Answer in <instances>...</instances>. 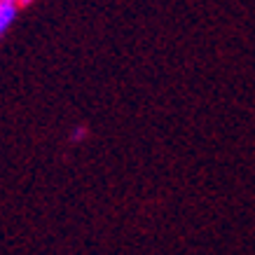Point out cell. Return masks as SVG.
<instances>
[{
    "label": "cell",
    "instance_id": "3957f363",
    "mask_svg": "<svg viewBox=\"0 0 255 255\" xmlns=\"http://www.w3.org/2000/svg\"><path fill=\"white\" fill-rule=\"evenodd\" d=\"M14 2H16V5H19V7H23V5H31L33 0H14Z\"/></svg>",
    "mask_w": 255,
    "mask_h": 255
},
{
    "label": "cell",
    "instance_id": "6da1fadb",
    "mask_svg": "<svg viewBox=\"0 0 255 255\" xmlns=\"http://www.w3.org/2000/svg\"><path fill=\"white\" fill-rule=\"evenodd\" d=\"M16 14H19V5L14 0H0V38L9 31V26L14 23Z\"/></svg>",
    "mask_w": 255,
    "mask_h": 255
},
{
    "label": "cell",
    "instance_id": "7a4b0ae2",
    "mask_svg": "<svg viewBox=\"0 0 255 255\" xmlns=\"http://www.w3.org/2000/svg\"><path fill=\"white\" fill-rule=\"evenodd\" d=\"M87 138V127H75L73 131H70V140L73 143H82Z\"/></svg>",
    "mask_w": 255,
    "mask_h": 255
}]
</instances>
